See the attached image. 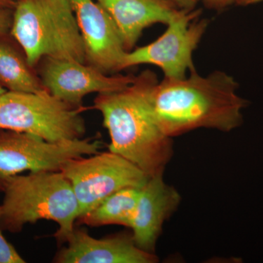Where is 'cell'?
Segmentation results:
<instances>
[{
    "mask_svg": "<svg viewBox=\"0 0 263 263\" xmlns=\"http://www.w3.org/2000/svg\"><path fill=\"white\" fill-rule=\"evenodd\" d=\"M238 88L232 76L218 70L205 77L194 70L183 79L164 78L151 95L152 114L171 138L197 128L230 132L242 124L248 104L237 95Z\"/></svg>",
    "mask_w": 263,
    "mask_h": 263,
    "instance_id": "cell-1",
    "label": "cell"
},
{
    "mask_svg": "<svg viewBox=\"0 0 263 263\" xmlns=\"http://www.w3.org/2000/svg\"><path fill=\"white\" fill-rule=\"evenodd\" d=\"M158 82L153 71H143L124 89L98 94L92 106L103 116L110 138L109 151L149 177L164 174L174 153L172 138L161 130L151 107V95Z\"/></svg>",
    "mask_w": 263,
    "mask_h": 263,
    "instance_id": "cell-2",
    "label": "cell"
},
{
    "mask_svg": "<svg viewBox=\"0 0 263 263\" xmlns=\"http://www.w3.org/2000/svg\"><path fill=\"white\" fill-rule=\"evenodd\" d=\"M3 193V230L20 233L26 224L46 219L58 224L53 235L58 243H66L72 235L80 210L71 183L61 171L17 175L7 183Z\"/></svg>",
    "mask_w": 263,
    "mask_h": 263,
    "instance_id": "cell-3",
    "label": "cell"
},
{
    "mask_svg": "<svg viewBox=\"0 0 263 263\" xmlns=\"http://www.w3.org/2000/svg\"><path fill=\"white\" fill-rule=\"evenodd\" d=\"M10 34L34 68L45 57L86 63L70 0H17Z\"/></svg>",
    "mask_w": 263,
    "mask_h": 263,
    "instance_id": "cell-4",
    "label": "cell"
},
{
    "mask_svg": "<svg viewBox=\"0 0 263 263\" xmlns=\"http://www.w3.org/2000/svg\"><path fill=\"white\" fill-rule=\"evenodd\" d=\"M84 106L41 93L6 91L0 97V129L28 133L51 143L83 138Z\"/></svg>",
    "mask_w": 263,
    "mask_h": 263,
    "instance_id": "cell-5",
    "label": "cell"
},
{
    "mask_svg": "<svg viewBox=\"0 0 263 263\" xmlns=\"http://www.w3.org/2000/svg\"><path fill=\"white\" fill-rule=\"evenodd\" d=\"M103 146L94 138L51 143L28 133L0 129V192L13 176L26 171H60L68 161L98 154Z\"/></svg>",
    "mask_w": 263,
    "mask_h": 263,
    "instance_id": "cell-6",
    "label": "cell"
},
{
    "mask_svg": "<svg viewBox=\"0 0 263 263\" xmlns=\"http://www.w3.org/2000/svg\"><path fill=\"white\" fill-rule=\"evenodd\" d=\"M60 171L70 181L75 193L80 210L79 217L119 190L143 188L150 178L127 159L110 151L99 152L87 158L72 159Z\"/></svg>",
    "mask_w": 263,
    "mask_h": 263,
    "instance_id": "cell-7",
    "label": "cell"
},
{
    "mask_svg": "<svg viewBox=\"0 0 263 263\" xmlns=\"http://www.w3.org/2000/svg\"><path fill=\"white\" fill-rule=\"evenodd\" d=\"M201 9L186 10L167 24L165 32L155 41L128 52L123 70L143 64L160 67L165 79H183L187 72L195 70L193 52L201 41L209 26L200 19Z\"/></svg>",
    "mask_w": 263,
    "mask_h": 263,
    "instance_id": "cell-8",
    "label": "cell"
},
{
    "mask_svg": "<svg viewBox=\"0 0 263 263\" xmlns=\"http://www.w3.org/2000/svg\"><path fill=\"white\" fill-rule=\"evenodd\" d=\"M38 75L48 92L75 106L91 93L114 92L124 89L136 76L107 75L86 63L45 57L39 62Z\"/></svg>",
    "mask_w": 263,
    "mask_h": 263,
    "instance_id": "cell-9",
    "label": "cell"
},
{
    "mask_svg": "<svg viewBox=\"0 0 263 263\" xmlns=\"http://www.w3.org/2000/svg\"><path fill=\"white\" fill-rule=\"evenodd\" d=\"M84 41L86 63L107 75L123 70L122 38L108 13L95 0H70Z\"/></svg>",
    "mask_w": 263,
    "mask_h": 263,
    "instance_id": "cell-10",
    "label": "cell"
},
{
    "mask_svg": "<svg viewBox=\"0 0 263 263\" xmlns=\"http://www.w3.org/2000/svg\"><path fill=\"white\" fill-rule=\"evenodd\" d=\"M67 245L55 257L58 263H155L158 257L140 249L132 235L93 238L85 230L74 229Z\"/></svg>",
    "mask_w": 263,
    "mask_h": 263,
    "instance_id": "cell-11",
    "label": "cell"
},
{
    "mask_svg": "<svg viewBox=\"0 0 263 263\" xmlns=\"http://www.w3.org/2000/svg\"><path fill=\"white\" fill-rule=\"evenodd\" d=\"M181 195L164 182L163 174L148 179L141 189L130 228L133 240L140 249L154 253L165 220L179 206Z\"/></svg>",
    "mask_w": 263,
    "mask_h": 263,
    "instance_id": "cell-12",
    "label": "cell"
},
{
    "mask_svg": "<svg viewBox=\"0 0 263 263\" xmlns=\"http://www.w3.org/2000/svg\"><path fill=\"white\" fill-rule=\"evenodd\" d=\"M108 13L122 38L124 49L133 51L145 29L168 24L186 10L170 0H95Z\"/></svg>",
    "mask_w": 263,
    "mask_h": 263,
    "instance_id": "cell-13",
    "label": "cell"
},
{
    "mask_svg": "<svg viewBox=\"0 0 263 263\" xmlns=\"http://www.w3.org/2000/svg\"><path fill=\"white\" fill-rule=\"evenodd\" d=\"M0 85L7 91L33 93L48 91L34 67L29 65L24 52L21 53L1 39Z\"/></svg>",
    "mask_w": 263,
    "mask_h": 263,
    "instance_id": "cell-14",
    "label": "cell"
},
{
    "mask_svg": "<svg viewBox=\"0 0 263 263\" xmlns=\"http://www.w3.org/2000/svg\"><path fill=\"white\" fill-rule=\"evenodd\" d=\"M141 189L128 187L116 192L78 221L90 227L117 224L130 228Z\"/></svg>",
    "mask_w": 263,
    "mask_h": 263,
    "instance_id": "cell-15",
    "label": "cell"
},
{
    "mask_svg": "<svg viewBox=\"0 0 263 263\" xmlns=\"http://www.w3.org/2000/svg\"><path fill=\"white\" fill-rule=\"evenodd\" d=\"M2 216V208L0 205V219ZM0 224V263H24L25 260L17 252L16 249L10 243L3 234Z\"/></svg>",
    "mask_w": 263,
    "mask_h": 263,
    "instance_id": "cell-16",
    "label": "cell"
},
{
    "mask_svg": "<svg viewBox=\"0 0 263 263\" xmlns=\"http://www.w3.org/2000/svg\"><path fill=\"white\" fill-rule=\"evenodd\" d=\"M13 13V9L0 7V37H5L10 34Z\"/></svg>",
    "mask_w": 263,
    "mask_h": 263,
    "instance_id": "cell-17",
    "label": "cell"
},
{
    "mask_svg": "<svg viewBox=\"0 0 263 263\" xmlns=\"http://www.w3.org/2000/svg\"><path fill=\"white\" fill-rule=\"evenodd\" d=\"M204 7L207 9L221 12L227 8L236 4L237 0H201Z\"/></svg>",
    "mask_w": 263,
    "mask_h": 263,
    "instance_id": "cell-18",
    "label": "cell"
},
{
    "mask_svg": "<svg viewBox=\"0 0 263 263\" xmlns=\"http://www.w3.org/2000/svg\"><path fill=\"white\" fill-rule=\"evenodd\" d=\"M170 1L173 2L182 9L194 10L196 8L197 4L201 0H170Z\"/></svg>",
    "mask_w": 263,
    "mask_h": 263,
    "instance_id": "cell-19",
    "label": "cell"
},
{
    "mask_svg": "<svg viewBox=\"0 0 263 263\" xmlns=\"http://www.w3.org/2000/svg\"><path fill=\"white\" fill-rule=\"evenodd\" d=\"M17 0H0V7L14 9Z\"/></svg>",
    "mask_w": 263,
    "mask_h": 263,
    "instance_id": "cell-20",
    "label": "cell"
},
{
    "mask_svg": "<svg viewBox=\"0 0 263 263\" xmlns=\"http://www.w3.org/2000/svg\"><path fill=\"white\" fill-rule=\"evenodd\" d=\"M263 0H237L236 5L238 6H249L257 3H262Z\"/></svg>",
    "mask_w": 263,
    "mask_h": 263,
    "instance_id": "cell-21",
    "label": "cell"
},
{
    "mask_svg": "<svg viewBox=\"0 0 263 263\" xmlns=\"http://www.w3.org/2000/svg\"><path fill=\"white\" fill-rule=\"evenodd\" d=\"M7 90L5 89L4 87H3V86H2L1 85H0V97H1L2 95L4 94V93Z\"/></svg>",
    "mask_w": 263,
    "mask_h": 263,
    "instance_id": "cell-22",
    "label": "cell"
}]
</instances>
